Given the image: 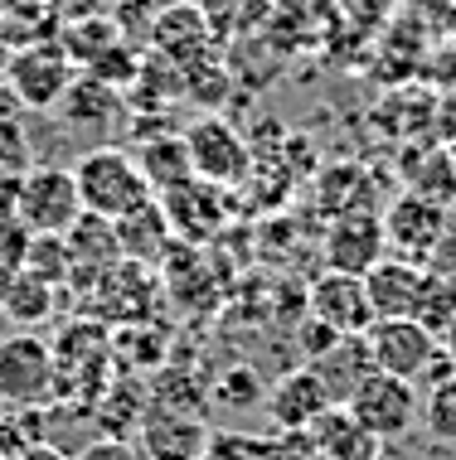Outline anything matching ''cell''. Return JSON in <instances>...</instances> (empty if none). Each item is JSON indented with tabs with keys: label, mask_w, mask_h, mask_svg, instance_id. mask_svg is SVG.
I'll use <instances>...</instances> for the list:
<instances>
[{
	"label": "cell",
	"mask_w": 456,
	"mask_h": 460,
	"mask_svg": "<svg viewBox=\"0 0 456 460\" xmlns=\"http://www.w3.org/2000/svg\"><path fill=\"white\" fill-rule=\"evenodd\" d=\"M73 184H78V204L83 214L117 223L127 214H137L141 204H151V184L137 170L131 151L121 146H97V151H83L78 165H73Z\"/></svg>",
	"instance_id": "6da1fadb"
},
{
	"label": "cell",
	"mask_w": 456,
	"mask_h": 460,
	"mask_svg": "<svg viewBox=\"0 0 456 460\" xmlns=\"http://www.w3.org/2000/svg\"><path fill=\"white\" fill-rule=\"evenodd\" d=\"M364 354H369V368L374 373H389V378H403V383H427L433 388L437 378H447L452 364L442 354V340L427 325L417 320H374L364 334Z\"/></svg>",
	"instance_id": "7a4b0ae2"
},
{
	"label": "cell",
	"mask_w": 456,
	"mask_h": 460,
	"mask_svg": "<svg viewBox=\"0 0 456 460\" xmlns=\"http://www.w3.org/2000/svg\"><path fill=\"white\" fill-rule=\"evenodd\" d=\"M10 214H15V223L30 238H64L73 223L83 218L73 170H64V165L30 170V175L15 184V194H10Z\"/></svg>",
	"instance_id": "3957f363"
},
{
	"label": "cell",
	"mask_w": 456,
	"mask_h": 460,
	"mask_svg": "<svg viewBox=\"0 0 456 460\" xmlns=\"http://www.w3.org/2000/svg\"><path fill=\"white\" fill-rule=\"evenodd\" d=\"M340 407H344L354 421H360L364 437H374L379 446H384V441L408 437V427L417 421V412H423V397H417L413 383L389 378V373H374V368H369L364 378L350 388V397H344Z\"/></svg>",
	"instance_id": "277c9868"
},
{
	"label": "cell",
	"mask_w": 456,
	"mask_h": 460,
	"mask_svg": "<svg viewBox=\"0 0 456 460\" xmlns=\"http://www.w3.org/2000/svg\"><path fill=\"white\" fill-rule=\"evenodd\" d=\"M180 141H184V155H190V175L219 184V190H233V184L248 180L253 151L228 117L204 111V117H194L190 127L180 131Z\"/></svg>",
	"instance_id": "5b68a950"
},
{
	"label": "cell",
	"mask_w": 456,
	"mask_h": 460,
	"mask_svg": "<svg viewBox=\"0 0 456 460\" xmlns=\"http://www.w3.org/2000/svg\"><path fill=\"white\" fill-rule=\"evenodd\" d=\"M58 388L54 344H44L34 330H20L0 344V402L10 407H40Z\"/></svg>",
	"instance_id": "8992f818"
},
{
	"label": "cell",
	"mask_w": 456,
	"mask_h": 460,
	"mask_svg": "<svg viewBox=\"0 0 456 460\" xmlns=\"http://www.w3.org/2000/svg\"><path fill=\"white\" fill-rule=\"evenodd\" d=\"M151 54L160 58V64H170L175 73L204 64V58L219 54L214 34H209L204 15L194 10V0H175V5H156L151 15Z\"/></svg>",
	"instance_id": "52a82bcc"
},
{
	"label": "cell",
	"mask_w": 456,
	"mask_h": 460,
	"mask_svg": "<svg viewBox=\"0 0 456 460\" xmlns=\"http://www.w3.org/2000/svg\"><path fill=\"white\" fill-rule=\"evenodd\" d=\"M5 78H10V93H15L24 107L54 111L58 97L68 93V83L78 78V68H73V58L58 44H30L10 58Z\"/></svg>",
	"instance_id": "ba28073f"
},
{
	"label": "cell",
	"mask_w": 456,
	"mask_h": 460,
	"mask_svg": "<svg viewBox=\"0 0 456 460\" xmlns=\"http://www.w3.org/2000/svg\"><path fill=\"white\" fill-rule=\"evenodd\" d=\"M320 252H326V271H344V277H364L374 262L389 257V238H384V218L374 208H360V214H340L330 218L326 238H320Z\"/></svg>",
	"instance_id": "9c48e42d"
},
{
	"label": "cell",
	"mask_w": 456,
	"mask_h": 460,
	"mask_svg": "<svg viewBox=\"0 0 456 460\" xmlns=\"http://www.w3.org/2000/svg\"><path fill=\"white\" fill-rule=\"evenodd\" d=\"M306 310L326 330H335L340 340H360L374 325V305L364 296V277H344V271H320L306 291Z\"/></svg>",
	"instance_id": "30bf717a"
},
{
	"label": "cell",
	"mask_w": 456,
	"mask_h": 460,
	"mask_svg": "<svg viewBox=\"0 0 456 460\" xmlns=\"http://www.w3.org/2000/svg\"><path fill=\"white\" fill-rule=\"evenodd\" d=\"M224 194H228V190H219V184L190 175V180L170 184V190H160L156 204H160V214H165V223H170V233H175V238L204 243V238H214L219 223L228 218V214H224V208H228Z\"/></svg>",
	"instance_id": "8fae6325"
},
{
	"label": "cell",
	"mask_w": 456,
	"mask_h": 460,
	"mask_svg": "<svg viewBox=\"0 0 456 460\" xmlns=\"http://www.w3.org/2000/svg\"><path fill=\"white\" fill-rule=\"evenodd\" d=\"M340 24L335 0H273V20H267L263 40L277 54H301V49H320Z\"/></svg>",
	"instance_id": "7c38bea8"
},
{
	"label": "cell",
	"mask_w": 456,
	"mask_h": 460,
	"mask_svg": "<svg viewBox=\"0 0 456 460\" xmlns=\"http://www.w3.org/2000/svg\"><path fill=\"white\" fill-rule=\"evenodd\" d=\"M442 233H447V214H442V204H433V199L403 194L384 214V238L393 247V257H403V262L423 267L437 252Z\"/></svg>",
	"instance_id": "4fadbf2b"
},
{
	"label": "cell",
	"mask_w": 456,
	"mask_h": 460,
	"mask_svg": "<svg viewBox=\"0 0 456 460\" xmlns=\"http://www.w3.org/2000/svg\"><path fill=\"white\" fill-rule=\"evenodd\" d=\"M263 407H267V417H273L277 431H306L326 407H335V397H330L326 378H320L311 364H301V368L282 373L273 388H267Z\"/></svg>",
	"instance_id": "5bb4252c"
},
{
	"label": "cell",
	"mask_w": 456,
	"mask_h": 460,
	"mask_svg": "<svg viewBox=\"0 0 456 460\" xmlns=\"http://www.w3.org/2000/svg\"><path fill=\"white\" fill-rule=\"evenodd\" d=\"M423 281L427 271L403 257H384L364 271V296L374 305V320H413L417 301H423Z\"/></svg>",
	"instance_id": "9a60e30c"
},
{
	"label": "cell",
	"mask_w": 456,
	"mask_h": 460,
	"mask_svg": "<svg viewBox=\"0 0 456 460\" xmlns=\"http://www.w3.org/2000/svg\"><path fill=\"white\" fill-rule=\"evenodd\" d=\"M141 460H200L204 451V427H200V417H175V412H146L141 421Z\"/></svg>",
	"instance_id": "2e32d148"
},
{
	"label": "cell",
	"mask_w": 456,
	"mask_h": 460,
	"mask_svg": "<svg viewBox=\"0 0 456 460\" xmlns=\"http://www.w3.org/2000/svg\"><path fill=\"white\" fill-rule=\"evenodd\" d=\"M112 238H117V257L121 262H137V267H151L160 257L170 252V243H175V233H170L165 214H160V204H141L137 214L117 218L112 223Z\"/></svg>",
	"instance_id": "e0dca14e"
},
{
	"label": "cell",
	"mask_w": 456,
	"mask_h": 460,
	"mask_svg": "<svg viewBox=\"0 0 456 460\" xmlns=\"http://www.w3.org/2000/svg\"><path fill=\"white\" fill-rule=\"evenodd\" d=\"M54 111L68 121L73 131H103V127H112V121H117L121 93L112 88V83L93 78V73H78V78L68 83V93L58 97Z\"/></svg>",
	"instance_id": "ac0fdd59"
},
{
	"label": "cell",
	"mask_w": 456,
	"mask_h": 460,
	"mask_svg": "<svg viewBox=\"0 0 456 460\" xmlns=\"http://www.w3.org/2000/svg\"><path fill=\"white\" fill-rule=\"evenodd\" d=\"M146 412H151V397H146V383H137V378H107L103 397L93 402L97 427H103V437H112V441L137 437Z\"/></svg>",
	"instance_id": "d6986e66"
},
{
	"label": "cell",
	"mask_w": 456,
	"mask_h": 460,
	"mask_svg": "<svg viewBox=\"0 0 456 460\" xmlns=\"http://www.w3.org/2000/svg\"><path fill=\"white\" fill-rule=\"evenodd\" d=\"M194 10L204 15L214 44H243V40H257L273 20V0H194Z\"/></svg>",
	"instance_id": "ffe728a7"
},
{
	"label": "cell",
	"mask_w": 456,
	"mask_h": 460,
	"mask_svg": "<svg viewBox=\"0 0 456 460\" xmlns=\"http://www.w3.org/2000/svg\"><path fill=\"white\" fill-rule=\"evenodd\" d=\"M306 437H311V451L316 456H330V460H374V451H379V441L364 437L360 421L344 412L340 402L326 407V412L306 427Z\"/></svg>",
	"instance_id": "44dd1931"
},
{
	"label": "cell",
	"mask_w": 456,
	"mask_h": 460,
	"mask_svg": "<svg viewBox=\"0 0 456 460\" xmlns=\"http://www.w3.org/2000/svg\"><path fill=\"white\" fill-rule=\"evenodd\" d=\"M131 160H137V170L146 175V184H151V194L170 190V184H180V180H190V155H184L180 136H146Z\"/></svg>",
	"instance_id": "7402d4cb"
},
{
	"label": "cell",
	"mask_w": 456,
	"mask_h": 460,
	"mask_svg": "<svg viewBox=\"0 0 456 460\" xmlns=\"http://www.w3.org/2000/svg\"><path fill=\"white\" fill-rule=\"evenodd\" d=\"M64 40H58V49H64V54L73 58V68H93L97 64V58H103L107 54V49H117L121 40H127V34H121V24L112 20V24H107L103 15H97V10H93V15H78V20H68L64 24Z\"/></svg>",
	"instance_id": "603a6c76"
},
{
	"label": "cell",
	"mask_w": 456,
	"mask_h": 460,
	"mask_svg": "<svg viewBox=\"0 0 456 460\" xmlns=\"http://www.w3.org/2000/svg\"><path fill=\"white\" fill-rule=\"evenodd\" d=\"M5 301H10V305H5L10 320H20V325L30 330L34 320H49V315H54V286L24 271V277H15V281L5 286Z\"/></svg>",
	"instance_id": "cb8c5ba5"
},
{
	"label": "cell",
	"mask_w": 456,
	"mask_h": 460,
	"mask_svg": "<svg viewBox=\"0 0 456 460\" xmlns=\"http://www.w3.org/2000/svg\"><path fill=\"white\" fill-rule=\"evenodd\" d=\"M423 427L427 437L442 441V446H456V373H447V378H437L433 388H427L423 397Z\"/></svg>",
	"instance_id": "d4e9b609"
},
{
	"label": "cell",
	"mask_w": 456,
	"mask_h": 460,
	"mask_svg": "<svg viewBox=\"0 0 456 460\" xmlns=\"http://www.w3.org/2000/svg\"><path fill=\"white\" fill-rule=\"evenodd\" d=\"M263 397H267V388H263V378H257L253 368H228L224 378L209 383V402H224V407H233V412L257 407Z\"/></svg>",
	"instance_id": "484cf974"
},
{
	"label": "cell",
	"mask_w": 456,
	"mask_h": 460,
	"mask_svg": "<svg viewBox=\"0 0 456 460\" xmlns=\"http://www.w3.org/2000/svg\"><path fill=\"white\" fill-rule=\"evenodd\" d=\"M340 24H360V30H379L393 15V0H335Z\"/></svg>",
	"instance_id": "4316f807"
},
{
	"label": "cell",
	"mask_w": 456,
	"mask_h": 460,
	"mask_svg": "<svg viewBox=\"0 0 456 460\" xmlns=\"http://www.w3.org/2000/svg\"><path fill=\"white\" fill-rule=\"evenodd\" d=\"M73 460H141V456H137V446H131V441L97 437V441H88V446H83V451L73 456Z\"/></svg>",
	"instance_id": "83f0119b"
},
{
	"label": "cell",
	"mask_w": 456,
	"mask_h": 460,
	"mask_svg": "<svg viewBox=\"0 0 456 460\" xmlns=\"http://www.w3.org/2000/svg\"><path fill=\"white\" fill-rule=\"evenodd\" d=\"M49 10H58L64 20H78V15H93V10H103V0H44Z\"/></svg>",
	"instance_id": "f1b7e54d"
},
{
	"label": "cell",
	"mask_w": 456,
	"mask_h": 460,
	"mask_svg": "<svg viewBox=\"0 0 456 460\" xmlns=\"http://www.w3.org/2000/svg\"><path fill=\"white\" fill-rule=\"evenodd\" d=\"M10 460H73V456H64V451H58L54 441H30V446H24V451H15Z\"/></svg>",
	"instance_id": "f546056e"
},
{
	"label": "cell",
	"mask_w": 456,
	"mask_h": 460,
	"mask_svg": "<svg viewBox=\"0 0 456 460\" xmlns=\"http://www.w3.org/2000/svg\"><path fill=\"white\" fill-rule=\"evenodd\" d=\"M437 340H442V354H447V364H452V373H456V320L437 334Z\"/></svg>",
	"instance_id": "4dcf8cb0"
},
{
	"label": "cell",
	"mask_w": 456,
	"mask_h": 460,
	"mask_svg": "<svg viewBox=\"0 0 456 460\" xmlns=\"http://www.w3.org/2000/svg\"><path fill=\"white\" fill-rule=\"evenodd\" d=\"M103 5H127V0H103Z\"/></svg>",
	"instance_id": "1f68e13d"
},
{
	"label": "cell",
	"mask_w": 456,
	"mask_h": 460,
	"mask_svg": "<svg viewBox=\"0 0 456 460\" xmlns=\"http://www.w3.org/2000/svg\"><path fill=\"white\" fill-rule=\"evenodd\" d=\"M0 460H5V456H0Z\"/></svg>",
	"instance_id": "d6a6232c"
}]
</instances>
